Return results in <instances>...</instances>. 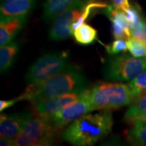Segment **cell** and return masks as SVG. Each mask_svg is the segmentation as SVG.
Wrapping results in <instances>:
<instances>
[{"label": "cell", "mask_w": 146, "mask_h": 146, "mask_svg": "<svg viewBox=\"0 0 146 146\" xmlns=\"http://www.w3.org/2000/svg\"><path fill=\"white\" fill-rule=\"evenodd\" d=\"M17 102L18 100H16V98L10 100H1L0 101V112H2L5 109L13 106Z\"/></svg>", "instance_id": "obj_26"}, {"label": "cell", "mask_w": 146, "mask_h": 146, "mask_svg": "<svg viewBox=\"0 0 146 146\" xmlns=\"http://www.w3.org/2000/svg\"><path fill=\"white\" fill-rule=\"evenodd\" d=\"M107 6L108 5H106L104 3L97 2V1H91V2L89 3V4H87L86 8H85V11H84V12L81 15V17L78 18L77 21H76L75 23H73L70 26V29L71 32H72H72L74 31L76 29H77L78 27H80L81 25H83V24L85 23V21L89 18V15H90L91 14H92L93 12H94L95 10H96V9H100V8L104 9L106 8Z\"/></svg>", "instance_id": "obj_20"}, {"label": "cell", "mask_w": 146, "mask_h": 146, "mask_svg": "<svg viewBox=\"0 0 146 146\" xmlns=\"http://www.w3.org/2000/svg\"><path fill=\"white\" fill-rule=\"evenodd\" d=\"M34 116V112L30 111L1 114L0 116L1 137L14 140Z\"/></svg>", "instance_id": "obj_10"}, {"label": "cell", "mask_w": 146, "mask_h": 146, "mask_svg": "<svg viewBox=\"0 0 146 146\" xmlns=\"http://www.w3.org/2000/svg\"><path fill=\"white\" fill-rule=\"evenodd\" d=\"M91 111H94V110L89 100V89L78 101L45 118L50 121L55 130L60 132L64 129L67 125Z\"/></svg>", "instance_id": "obj_8"}, {"label": "cell", "mask_w": 146, "mask_h": 146, "mask_svg": "<svg viewBox=\"0 0 146 146\" xmlns=\"http://www.w3.org/2000/svg\"><path fill=\"white\" fill-rule=\"evenodd\" d=\"M125 133L127 141L133 145H146V127L131 126Z\"/></svg>", "instance_id": "obj_17"}, {"label": "cell", "mask_w": 146, "mask_h": 146, "mask_svg": "<svg viewBox=\"0 0 146 146\" xmlns=\"http://www.w3.org/2000/svg\"><path fill=\"white\" fill-rule=\"evenodd\" d=\"M74 67L67 51L49 52L42 55L27 71L25 79L30 83H36Z\"/></svg>", "instance_id": "obj_5"}, {"label": "cell", "mask_w": 146, "mask_h": 146, "mask_svg": "<svg viewBox=\"0 0 146 146\" xmlns=\"http://www.w3.org/2000/svg\"><path fill=\"white\" fill-rule=\"evenodd\" d=\"M128 50L136 58L146 57V43L141 40L131 37L127 41Z\"/></svg>", "instance_id": "obj_21"}, {"label": "cell", "mask_w": 146, "mask_h": 146, "mask_svg": "<svg viewBox=\"0 0 146 146\" xmlns=\"http://www.w3.org/2000/svg\"><path fill=\"white\" fill-rule=\"evenodd\" d=\"M131 89L134 98L146 89V71H144L129 82L128 85Z\"/></svg>", "instance_id": "obj_22"}, {"label": "cell", "mask_w": 146, "mask_h": 146, "mask_svg": "<svg viewBox=\"0 0 146 146\" xmlns=\"http://www.w3.org/2000/svg\"><path fill=\"white\" fill-rule=\"evenodd\" d=\"M39 0H3L0 9L1 21L14 16L27 15Z\"/></svg>", "instance_id": "obj_12"}, {"label": "cell", "mask_w": 146, "mask_h": 146, "mask_svg": "<svg viewBox=\"0 0 146 146\" xmlns=\"http://www.w3.org/2000/svg\"><path fill=\"white\" fill-rule=\"evenodd\" d=\"M146 70V57L136 58L128 54L111 55L105 62L103 74L111 81H127Z\"/></svg>", "instance_id": "obj_4"}, {"label": "cell", "mask_w": 146, "mask_h": 146, "mask_svg": "<svg viewBox=\"0 0 146 146\" xmlns=\"http://www.w3.org/2000/svg\"><path fill=\"white\" fill-rule=\"evenodd\" d=\"M72 35L78 43L88 45L96 40L98 32L94 27L84 23L72 32Z\"/></svg>", "instance_id": "obj_16"}, {"label": "cell", "mask_w": 146, "mask_h": 146, "mask_svg": "<svg viewBox=\"0 0 146 146\" xmlns=\"http://www.w3.org/2000/svg\"><path fill=\"white\" fill-rule=\"evenodd\" d=\"M113 5L115 8L125 12L130 8L131 5L129 0H112Z\"/></svg>", "instance_id": "obj_25"}, {"label": "cell", "mask_w": 146, "mask_h": 146, "mask_svg": "<svg viewBox=\"0 0 146 146\" xmlns=\"http://www.w3.org/2000/svg\"><path fill=\"white\" fill-rule=\"evenodd\" d=\"M134 99L129 85L100 82L89 89V100L94 110L118 109L131 104Z\"/></svg>", "instance_id": "obj_3"}, {"label": "cell", "mask_w": 146, "mask_h": 146, "mask_svg": "<svg viewBox=\"0 0 146 146\" xmlns=\"http://www.w3.org/2000/svg\"><path fill=\"white\" fill-rule=\"evenodd\" d=\"M139 95H141V96H143L146 97V89H145V90H144V91H142V92H141V94H140ZM138 96H139V95H138Z\"/></svg>", "instance_id": "obj_30"}, {"label": "cell", "mask_w": 146, "mask_h": 146, "mask_svg": "<svg viewBox=\"0 0 146 146\" xmlns=\"http://www.w3.org/2000/svg\"><path fill=\"white\" fill-rule=\"evenodd\" d=\"M74 0H46L43 6V19L45 22L54 21Z\"/></svg>", "instance_id": "obj_14"}, {"label": "cell", "mask_w": 146, "mask_h": 146, "mask_svg": "<svg viewBox=\"0 0 146 146\" xmlns=\"http://www.w3.org/2000/svg\"><path fill=\"white\" fill-rule=\"evenodd\" d=\"M104 13L112 25V34L114 39L129 40L131 38V29L129 26L125 12L115 8L114 5H108L104 8Z\"/></svg>", "instance_id": "obj_11"}, {"label": "cell", "mask_w": 146, "mask_h": 146, "mask_svg": "<svg viewBox=\"0 0 146 146\" xmlns=\"http://www.w3.org/2000/svg\"><path fill=\"white\" fill-rule=\"evenodd\" d=\"M131 126H142L146 127V120L132 119L127 122Z\"/></svg>", "instance_id": "obj_27"}, {"label": "cell", "mask_w": 146, "mask_h": 146, "mask_svg": "<svg viewBox=\"0 0 146 146\" xmlns=\"http://www.w3.org/2000/svg\"><path fill=\"white\" fill-rule=\"evenodd\" d=\"M27 21V15L14 16L1 21L0 23V45L3 46L12 41L22 30Z\"/></svg>", "instance_id": "obj_13"}, {"label": "cell", "mask_w": 146, "mask_h": 146, "mask_svg": "<svg viewBox=\"0 0 146 146\" xmlns=\"http://www.w3.org/2000/svg\"><path fill=\"white\" fill-rule=\"evenodd\" d=\"M86 91L82 93H69L60 95L32 104L34 114L41 117H48L71 104L78 101Z\"/></svg>", "instance_id": "obj_9"}, {"label": "cell", "mask_w": 146, "mask_h": 146, "mask_svg": "<svg viewBox=\"0 0 146 146\" xmlns=\"http://www.w3.org/2000/svg\"><path fill=\"white\" fill-rule=\"evenodd\" d=\"M134 119H142V120H146V110L143 111V112L140 113Z\"/></svg>", "instance_id": "obj_29"}, {"label": "cell", "mask_w": 146, "mask_h": 146, "mask_svg": "<svg viewBox=\"0 0 146 146\" xmlns=\"http://www.w3.org/2000/svg\"><path fill=\"white\" fill-rule=\"evenodd\" d=\"M0 145L1 146H11L14 145V140L10 139L3 137H1L0 138Z\"/></svg>", "instance_id": "obj_28"}, {"label": "cell", "mask_w": 146, "mask_h": 146, "mask_svg": "<svg viewBox=\"0 0 146 146\" xmlns=\"http://www.w3.org/2000/svg\"><path fill=\"white\" fill-rule=\"evenodd\" d=\"M131 37L135 38L146 43V20L140 28L131 31Z\"/></svg>", "instance_id": "obj_24"}, {"label": "cell", "mask_w": 146, "mask_h": 146, "mask_svg": "<svg viewBox=\"0 0 146 146\" xmlns=\"http://www.w3.org/2000/svg\"><path fill=\"white\" fill-rule=\"evenodd\" d=\"M19 52V44L17 41H11L0 49V70L1 73L8 71L15 62Z\"/></svg>", "instance_id": "obj_15"}, {"label": "cell", "mask_w": 146, "mask_h": 146, "mask_svg": "<svg viewBox=\"0 0 146 146\" xmlns=\"http://www.w3.org/2000/svg\"><path fill=\"white\" fill-rule=\"evenodd\" d=\"M57 132L47 118L35 115L14 139L16 146H50L54 145Z\"/></svg>", "instance_id": "obj_6"}, {"label": "cell", "mask_w": 146, "mask_h": 146, "mask_svg": "<svg viewBox=\"0 0 146 146\" xmlns=\"http://www.w3.org/2000/svg\"><path fill=\"white\" fill-rule=\"evenodd\" d=\"M113 124L111 110H102L76 118L62 132L61 138L73 145H93L112 132Z\"/></svg>", "instance_id": "obj_2"}, {"label": "cell", "mask_w": 146, "mask_h": 146, "mask_svg": "<svg viewBox=\"0 0 146 146\" xmlns=\"http://www.w3.org/2000/svg\"><path fill=\"white\" fill-rule=\"evenodd\" d=\"M93 1L94 0H74L54 21L49 33L50 39L54 41H60L72 35L70 26L78 21L87 4Z\"/></svg>", "instance_id": "obj_7"}, {"label": "cell", "mask_w": 146, "mask_h": 146, "mask_svg": "<svg viewBox=\"0 0 146 146\" xmlns=\"http://www.w3.org/2000/svg\"><path fill=\"white\" fill-rule=\"evenodd\" d=\"M145 110H146V97L139 95L131 102V106L124 116V120L128 122L134 119L140 113Z\"/></svg>", "instance_id": "obj_18"}, {"label": "cell", "mask_w": 146, "mask_h": 146, "mask_svg": "<svg viewBox=\"0 0 146 146\" xmlns=\"http://www.w3.org/2000/svg\"><path fill=\"white\" fill-rule=\"evenodd\" d=\"M1 1H3V0H1Z\"/></svg>", "instance_id": "obj_31"}, {"label": "cell", "mask_w": 146, "mask_h": 146, "mask_svg": "<svg viewBox=\"0 0 146 146\" xmlns=\"http://www.w3.org/2000/svg\"><path fill=\"white\" fill-rule=\"evenodd\" d=\"M125 13L131 31L140 28L145 21L142 17L141 10L137 5H131L130 8L125 11Z\"/></svg>", "instance_id": "obj_19"}, {"label": "cell", "mask_w": 146, "mask_h": 146, "mask_svg": "<svg viewBox=\"0 0 146 146\" xmlns=\"http://www.w3.org/2000/svg\"><path fill=\"white\" fill-rule=\"evenodd\" d=\"M107 52L110 55H116L128 50L127 40L124 39H116L111 44L105 46Z\"/></svg>", "instance_id": "obj_23"}, {"label": "cell", "mask_w": 146, "mask_h": 146, "mask_svg": "<svg viewBox=\"0 0 146 146\" xmlns=\"http://www.w3.org/2000/svg\"><path fill=\"white\" fill-rule=\"evenodd\" d=\"M89 83L85 74L74 66L43 81L30 83L23 94L16 98L18 102L26 100L34 104L60 95L82 93L89 89Z\"/></svg>", "instance_id": "obj_1"}]
</instances>
